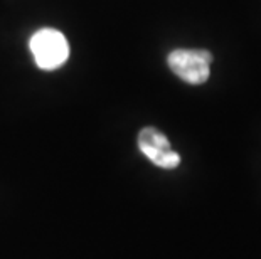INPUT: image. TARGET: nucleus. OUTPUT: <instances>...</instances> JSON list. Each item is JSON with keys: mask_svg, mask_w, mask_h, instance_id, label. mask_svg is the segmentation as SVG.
<instances>
[{"mask_svg": "<svg viewBox=\"0 0 261 259\" xmlns=\"http://www.w3.org/2000/svg\"><path fill=\"white\" fill-rule=\"evenodd\" d=\"M31 52L36 64L44 71L61 68L69 57V44L63 32L44 27L31 37Z\"/></svg>", "mask_w": 261, "mask_h": 259, "instance_id": "f257e3e1", "label": "nucleus"}, {"mask_svg": "<svg viewBox=\"0 0 261 259\" xmlns=\"http://www.w3.org/2000/svg\"><path fill=\"white\" fill-rule=\"evenodd\" d=\"M213 54L204 49H175L167 57V64L175 76L189 84H204L209 79Z\"/></svg>", "mask_w": 261, "mask_h": 259, "instance_id": "f03ea898", "label": "nucleus"}, {"mask_svg": "<svg viewBox=\"0 0 261 259\" xmlns=\"http://www.w3.org/2000/svg\"><path fill=\"white\" fill-rule=\"evenodd\" d=\"M138 148L160 168H177L180 163V155L172 148L167 136L153 126H147L138 133Z\"/></svg>", "mask_w": 261, "mask_h": 259, "instance_id": "7ed1b4c3", "label": "nucleus"}]
</instances>
